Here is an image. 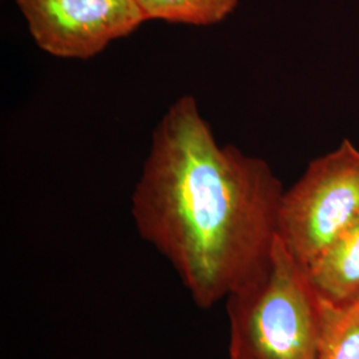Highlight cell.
Returning <instances> with one entry per match:
<instances>
[{
  "mask_svg": "<svg viewBox=\"0 0 359 359\" xmlns=\"http://www.w3.org/2000/svg\"><path fill=\"white\" fill-rule=\"evenodd\" d=\"M359 218V148L348 139L283 192L277 236L306 268Z\"/></svg>",
  "mask_w": 359,
  "mask_h": 359,
  "instance_id": "3957f363",
  "label": "cell"
},
{
  "mask_svg": "<svg viewBox=\"0 0 359 359\" xmlns=\"http://www.w3.org/2000/svg\"><path fill=\"white\" fill-rule=\"evenodd\" d=\"M225 301L228 359H321L323 299L278 236L269 268Z\"/></svg>",
  "mask_w": 359,
  "mask_h": 359,
  "instance_id": "7a4b0ae2",
  "label": "cell"
},
{
  "mask_svg": "<svg viewBox=\"0 0 359 359\" xmlns=\"http://www.w3.org/2000/svg\"><path fill=\"white\" fill-rule=\"evenodd\" d=\"M29 35L53 57L88 60L147 22L137 0H16Z\"/></svg>",
  "mask_w": 359,
  "mask_h": 359,
  "instance_id": "277c9868",
  "label": "cell"
},
{
  "mask_svg": "<svg viewBox=\"0 0 359 359\" xmlns=\"http://www.w3.org/2000/svg\"><path fill=\"white\" fill-rule=\"evenodd\" d=\"M148 20L187 26L209 27L231 15L238 0H137Z\"/></svg>",
  "mask_w": 359,
  "mask_h": 359,
  "instance_id": "8992f818",
  "label": "cell"
},
{
  "mask_svg": "<svg viewBox=\"0 0 359 359\" xmlns=\"http://www.w3.org/2000/svg\"><path fill=\"white\" fill-rule=\"evenodd\" d=\"M283 192L265 160L218 144L184 95L154 128L130 212L193 302L209 309L269 268Z\"/></svg>",
  "mask_w": 359,
  "mask_h": 359,
  "instance_id": "6da1fadb",
  "label": "cell"
},
{
  "mask_svg": "<svg viewBox=\"0 0 359 359\" xmlns=\"http://www.w3.org/2000/svg\"><path fill=\"white\" fill-rule=\"evenodd\" d=\"M322 299L346 306L359 298V218L308 266Z\"/></svg>",
  "mask_w": 359,
  "mask_h": 359,
  "instance_id": "5b68a950",
  "label": "cell"
},
{
  "mask_svg": "<svg viewBox=\"0 0 359 359\" xmlns=\"http://www.w3.org/2000/svg\"><path fill=\"white\" fill-rule=\"evenodd\" d=\"M321 359H359V298L346 306L323 301Z\"/></svg>",
  "mask_w": 359,
  "mask_h": 359,
  "instance_id": "52a82bcc",
  "label": "cell"
}]
</instances>
